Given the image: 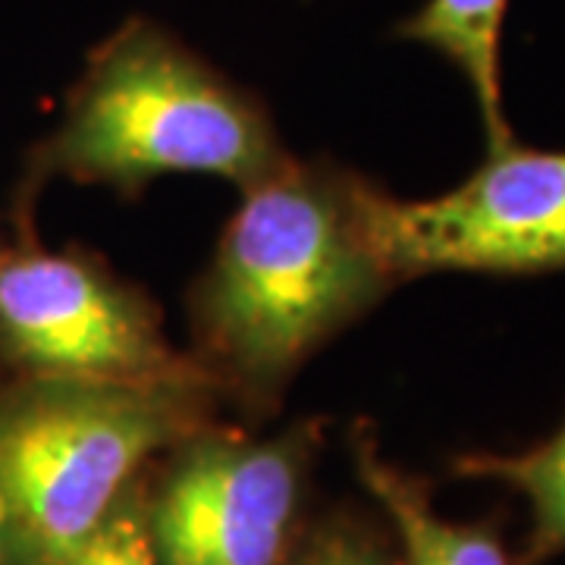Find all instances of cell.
<instances>
[{
    "mask_svg": "<svg viewBox=\"0 0 565 565\" xmlns=\"http://www.w3.org/2000/svg\"><path fill=\"white\" fill-rule=\"evenodd\" d=\"M0 252V371L107 384H211L161 305L88 248L47 252L17 221ZM214 386V384H211Z\"/></svg>",
    "mask_w": 565,
    "mask_h": 565,
    "instance_id": "obj_4",
    "label": "cell"
},
{
    "mask_svg": "<svg viewBox=\"0 0 565 565\" xmlns=\"http://www.w3.org/2000/svg\"><path fill=\"white\" fill-rule=\"evenodd\" d=\"M323 418L252 437L214 422L145 475V525L161 565H286L308 525Z\"/></svg>",
    "mask_w": 565,
    "mask_h": 565,
    "instance_id": "obj_5",
    "label": "cell"
},
{
    "mask_svg": "<svg viewBox=\"0 0 565 565\" xmlns=\"http://www.w3.org/2000/svg\"><path fill=\"white\" fill-rule=\"evenodd\" d=\"M66 565H161L145 525V478L122 493L120 503Z\"/></svg>",
    "mask_w": 565,
    "mask_h": 565,
    "instance_id": "obj_11",
    "label": "cell"
},
{
    "mask_svg": "<svg viewBox=\"0 0 565 565\" xmlns=\"http://www.w3.org/2000/svg\"><path fill=\"white\" fill-rule=\"evenodd\" d=\"M367 180L333 161H292L243 192L185 292L199 362L248 422L282 408L296 374L399 286L364 221Z\"/></svg>",
    "mask_w": 565,
    "mask_h": 565,
    "instance_id": "obj_1",
    "label": "cell"
},
{
    "mask_svg": "<svg viewBox=\"0 0 565 565\" xmlns=\"http://www.w3.org/2000/svg\"><path fill=\"white\" fill-rule=\"evenodd\" d=\"M364 221L390 277L565 270V151L505 141L456 189L405 202L364 185Z\"/></svg>",
    "mask_w": 565,
    "mask_h": 565,
    "instance_id": "obj_6",
    "label": "cell"
},
{
    "mask_svg": "<svg viewBox=\"0 0 565 565\" xmlns=\"http://www.w3.org/2000/svg\"><path fill=\"white\" fill-rule=\"evenodd\" d=\"M211 384L0 371V565H66L185 437L221 422Z\"/></svg>",
    "mask_w": 565,
    "mask_h": 565,
    "instance_id": "obj_3",
    "label": "cell"
},
{
    "mask_svg": "<svg viewBox=\"0 0 565 565\" xmlns=\"http://www.w3.org/2000/svg\"><path fill=\"white\" fill-rule=\"evenodd\" d=\"M286 565H399V553L384 522L340 505L308 519Z\"/></svg>",
    "mask_w": 565,
    "mask_h": 565,
    "instance_id": "obj_10",
    "label": "cell"
},
{
    "mask_svg": "<svg viewBox=\"0 0 565 565\" xmlns=\"http://www.w3.org/2000/svg\"><path fill=\"white\" fill-rule=\"evenodd\" d=\"M3 245H7V243H3V239H0V252H3Z\"/></svg>",
    "mask_w": 565,
    "mask_h": 565,
    "instance_id": "obj_12",
    "label": "cell"
},
{
    "mask_svg": "<svg viewBox=\"0 0 565 565\" xmlns=\"http://www.w3.org/2000/svg\"><path fill=\"white\" fill-rule=\"evenodd\" d=\"M349 452L355 478L384 512L399 565H512L497 522L444 519L434 509L430 487L390 462L364 422L352 424Z\"/></svg>",
    "mask_w": 565,
    "mask_h": 565,
    "instance_id": "obj_7",
    "label": "cell"
},
{
    "mask_svg": "<svg viewBox=\"0 0 565 565\" xmlns=\"http://www.w3.org/2000/svg\"><path fill=\"white\" fill-rule=\"evenodd\" d=\"M292 161L252 92L167 29L132 17L92 51L57 129L29 151L13 223L32 221L51 180L136 199L158 177L204 173L248 192Z\"/></svg>",
    "mask_w": 565,
    "mask_h": 565,
    "instance_id": "obj_2",
    "label": "cell"
},
{
    "mask_svg": "<svg viewBox=\"0 0 565 565\" xmlns=\"http://www.w3.org/2000/svg\"><path fill=\"white\" fill-rule=\"evenodd\" d=\"M509 0H427L415 17L399 25V35L444 54L462 73L487 132V151L512 141L500 95V39Z\"/></svg>",
    "mask_w": 565,
    "mask_h": 565,
    "instance_id": "obj_8",
    "label": "cell"
},
{
    "mask_svg": "<svg viewBox=\"0 0 565 565\" xmlns=\"http://www.w3.org/2000/svg\"><path fill=\"white\" fill-rule=\"evenodd\" d=\"M456 478L497 481L522 493L531 515L519 565H546L565 553V422L525 452H471L452 462Z\"/></svg>",
    "mask_w": 565,
    "mask_h": 565,
    "instance_id": "obj_9",
    "label": "cell"
}]
</instances>
